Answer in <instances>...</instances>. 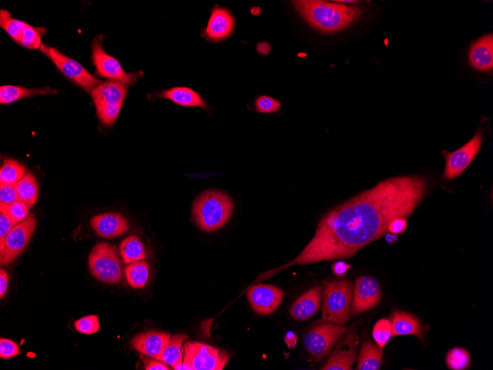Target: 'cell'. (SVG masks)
I'll return each instance as SVG.
<instances>
[{"label":"cell","instance_id":"obj_1","mask_svg":"<svg viewBox=\"0 0 493 370\" xmlns=\"http://www.w3.org/2000/svg\"><path fill=\"white\" fill-rule=\"evenodd\" d=\"M426 186L425 180L417 177L393 178L339 205L321 220L315 237L302 252L272 275L294 265L353 257L384 236L393 220L412 214Z\"/></svg>","mask_w":493,"mask_h":370},{"label":"cell","instance_id":"obj_2","mask_svg":"<svg viewBox=\"0 0 493 370\" xmlns=\"http://www.w3.org/2000/svg\"><path fill=\"white\" fill-rule=\"evenodd\" d=\"M293 4L308 24L325 34L345 29L357 21L363 14V11L358 7L320 0H301L294 1Z\"/></svg>","mask_w":493,"mask_h":370},{"label":"cell","instance_id":"obj_3","mask_svg":"<svg viewBox=\"0 0 493 370\" xmlns=\"http://www.w3.org/2000/svg\"><path fill=\"white\" fill-rule=\"evenodd\" d=\"M234 210L231 197L220 191L209 190L200 195L193 204V217L205 232L219 230L229 220Z\"/></svg>","mask_w":493,"mask_h":370},{"label":"cell","instance_id":"obj_4","mask_svg":"<svg viewBox=\"0 0 493 370\" xmlns=\"http://www.w3.org/2000/svg\"><path fill=\"white\" fill-rule=\"evenodd\" d=\"M353 289V284L346 279L325 284L322 308L324 321L343 324L351 319Z\"/></svg>","mask_w":493,"mask_h":370},{"label":"cell","instance_id":"obj_5","mask_svg":"<svg viewBox=\"0 0 493 370\" xmlns=\"http://www.w3.org/2000/svg\"><path fill=\"white\" fill-rule=\"evenodd\" d=\"M128 88L129 86L123 82L109 80L90 92L98 119L105 126H112L117 120Z\"/></svg>","mask_w":493,"mask_h":370},{"label":"cell","instance_id":"obj_6","mask_svg":"<svg viewBox=\"0 0 493 370\" xmlns=\"http://www.w3.org/2000/svg\"><path fill=\"white\" fill-rule=\"evenodd\" d=\"M117 247L108 242H99L94 246L89 257V268L92 275L107 284H118L123 278L122 264Z\"/></svg>","mask_w":493,"mask_h":370},{"label":"cell","instance_id":"obj_7","mask_svg":"<svg viewBox=\"0 0 493 370\" xmlns=\"http://www.w3.org/2000/svg\"><path fill=\"white\" fill-rule=\"evenodd\" d=\"M348 332L347 327L325 322L311 329L305 335L303 344L308 352L318 361L331 352L332 347Z\"/></svg>","mask_w":493,"mask_h":370},{"label":"cell","instance_id":"obj_8","mask_svg":"<svg viewBox=\"0 0 493 370\" xmlns=\"http://www.w3.org/2000/svg\"><path fill=\"white\" fill-rule=\"evenodd\" d=\"M103 41H104V36H97L93 39L92 45L93 63L96 68L97 74L100 77L120 81L128 86L135 85L143 76V72L128 73L123 71L118 60L108 54L103 48Z\"/></svg>","mask_w":493,"mask_h":370},{"label":"cell","instance_id":"obj_9","mask_svg":"<svg viewBox=\"0 0 493 370\" xmlns=\"http://www.w3.org/2000/svg\"><path fill=\"white\" fill-rule=\"evenodd\" d=\"M229 359L227 352L208 344L190 341L184 345L183 362L192 370H222Z\"/></svg>","mask_w":493,"mask_h":370},{"label":"cell","instance_id":"obj_10","mask_svg":"<svg viewBox=\"0 0 493 370\" xmlns=\"http://www.w3.org/2000/svg\"><path fill=\"white\" fill-rule=\"evenodd\" d=\"M36 218L33 214L16 224L0 245V262L2 265L13 263L27 248L36 227Z\"/></svg>","mask_w":493,"mask_h":370},{"label":"cell","instance_id":"obj_11","mask_svg":"<svg viewBox=\"0 0 493 370\" xmlns=\"http://www.w3.org/2000/svg\"><path fill=\"white\" fill-rule=\"evenodd\" d=\"M40 51L53 61L61 73L87 92L90 93L102 83L100 79L88 72L78 61L66 56L57 49L43 43Z\"/></svg>","mask_w":493,"mask_h":370},{"label":"cell","instance_id":"obj_12","mask_svg":"<svg viewBox=\"0 0 493 370\" xmlns=\"http://www.w3.org/2000/svg\"><path fill=\"white\" fill-rule=\"evenodd\" d=\"M0 26L16 43L31 50L40 49L43 45L42 36L46 32L44 29L34 28L22 20L13 18L6 10L0 12Z\"/></svg>","mask_w":493,"mask_h":370},{"label":"cell","instance_id":"obj_13","mask_svg":"<svg viewBox=\"0 0 493 370\" xmlns=\"http://www.w3.org/2000/svg\"><path fill=\"white\" fill-rule=\"evenodd\" d=\"M482 141L483 133L479 130L475 136L460 150L454 153L444 150L442 154L446 160L444 178L450 180L461 175L478 154Z\"/></svg>","mask_w":493,"mask_h":370},{"label":"cell","instance_id":"obj_14","mask_svg":"<svg viewBox=\"0 0 493 370\" xmlns=\"http://www.w3.org/2000/svg\"><path fill=\"white\" fill-rule=\"evenodd\" d=\"M246 297L256 314L269 316L278 309L284 299V292L276 286L259 284L252 286Z\"/></svg>","mask_w":493,"mask_h":370},{"label":"cell","instance_id":"obj_15","mask_svg":"<svg viewBox=\"0 0 493 370\" xmlns=\"http://www.w3.org/2000/svg\"><path fill=\"white\" fill-rule=\"evenodd\" d=\"M359 339L353 333L344 334L337 344L330 359L322 366L323 370H351L356 362Z\"/></svg>","mask_w":493,"mask_h":370},{"label":"cell","instance_id":"obj_16","mask_svg":"<svg viewBox=\"0 0 493 370\" xmlns=\"http://www.w3.org/2000/svg\"><path fill=\"white\" fill-rule=\"evenodd\" d=\"M352 314L354 316L377 306L381 300V291L377 279L370 277L358 278L354 286Z\"/></svg>","mask_w":493,"mask_h":370},{"label":"cell","instance_id":"obj_17","mask_svg":"<svg viewBox=\"0 0 493 370\" xmlns=\"http://www.w3.org/2000/svg\"><path fill=\"white\" fill-rule=\"evenodd\" d=\"M235 29L234 14L229 9L217 6L212 9L207 27L202 35L209 42L217 43L231 37Z\"/></svg>","mask_w":493,"mask_h":370},{"label":"cell","instance_id":"obj_18","mask_svg":"<svg viewBox=\"0 0 493 370\" xmlns=\"http://www.w3.org/2000/svg\"><path fill=\"white\" fill-rule=\"evenodd\" d=\"M90 225L97 235L105 239L120 237L130 228L125 217L118 213L96 215L91 219Z\"/></svg>","mask_w":493,"mask_h":370},{"label":"cell","instance_id":"obj_19","mask_svg":"<svg viewBox=\"0 0 493 370\" xmlns=\"http://www.w3.org/2000/svg\"><path fill=\"white\" fill-rule=\"evenodd\" d=\"M170 339L171 334L169 333L150 331L135 336L131 344L141 354L155 359Z\"/></svg>","mask_w":493,"mask_h":370},{"label":"cell","instance_id":"obj_20","mask_svg":"<svg viewBox=\"0 0 493 370\" xmlns=\"http://www.w3.org/2000/svg\"><path fill=\"white\" fill-rule=\"evenodd\" d=\"M469 63L479 71H490L493 68V35L481 37L470 47Z\"/></svg>","mask_w":493,"mask_h":370},{"label":"cell","instance_id":"obj_21","mask_svg":"<svg viewBox=\"0 0 493 370\" xmlns=\"http://www.w3.org/2000/svg\"><path fill=\"white\" fill-rule=\"evenodd\" d=\"M322 287L321 286H316L302 294L291 308L292 317L298 321L313 317L319 311Z\"/></svg>","mask_w":493,"mask_h":370},{"label":"cell","instance_id":"obj_22","mask_svg":"<svg viewBox=\"0 0 493 370\" xmlns=\"http://www.w3.org/2000/svg\"><path fill=\"white\" fill-rule=\"evenodd\" d=\"M160 98H167L175 104L182 107L202 108L204 110L209 109L207 101L196 91L186 87H177L162 91L159 94Z\"/></svg>","mask_w":493,"mask_h":370},{"label":"cell","instance_id":"obj_23","mask_svg":"<svg viewBox=\"0 0 493 370\" xmlns=\"http://www.w3.org/2000/svg\"><path fill=\"white\" fill-rule=\"evenodd\" d=\"M393 337L398 336L414 335L420 339L423 337V332L420 322L412 316L397 312L391 319Z\"/></svg>","mask_w":493,"mask_h":370},{"label":"cell","instance_id":"obj_24","mask_svg":"<svg viewBox=\"0 0 493 370\" xmlns=\"http://www.w3.org/2000/svg\"><path fill=\"white\" fill-rule=\"evenodd\" d=\"M188 338L187 335L182 334L171 337L161 354L155 359L171 366L174 369H179L183 363L181 347L183 342Z\"/></svg>","mask_w":493,"mask_h":370},{"label":"cell","instance_id":"obj_25","mask_svg":"<svg viewBox=\"0 0 493 370\" xmlns=\"http://www.w3.org/2000/svg\"><path fill=\"white\" fill-rule=\"evenodd\" d=\"M57 93L50 88L28 89L24 87L5 86L0 88V103L1 105L11 104L20 98H28L36 95H46Z\"/></svg>","mask_w":493,"mask_h":370},{"label":"cell","instance_id":"obj_26","mask_svg":"<svg viewBox=\"0 0 493 370\" xmlns=\"http://www.w3.org/2000/svg\"><path fill=\"white\" fill-rule=\"evenodd\" d=\"M383 360V349L373 342H366L363 344L358 359L356 369L358 370H378L381 366Z\"/></svg>","mask_w":493,"mask_h":370},{"label":"cell","instance_id":"obj_27","mask_svg":"<svg viewBox=\"0 0 493 370\" xmlns=\"http://www.w3.org/2000/svg\"><path fill=\"white\" fill-rule=\"evenodd\" d=\"M120 257L125 264L145 259L147 254L140 239L132 235L123 240L119 247Z\"/></svg>","mask_w":493,"mask_h":370},{"label":"cell","instance_id":"obj_28","mask_svg":"<svg viewBox=\"0 0 493 370\" xmlns=\"http://www.w3.org/2000/svg\"><path fill=\"white\" fill-rule=\"evenodd\" d=\"M14 186L19 200L25 202L31 209L36 203L38 197V183L34 175L27 172Z\"/></svg>","mask_w":493,"mask_h":370},{"label":"cell","instance_id":"obj_29","mask_svg":"<svg viewBox=\"0 0 493 370\" xmlns=\"http://www.w3.org/2000/svg\"><path fill=\"white\" fill-rule=\"evenodd\" d=\"M149 265L145 261H137L128 264L125 275L129 284L133 289H142L149 279Z\"/></svg>","mask_w":493,"mask_h":370},{"label":"cell","instance_id":"obj_30","mask_svg":"<svg viewBox=\"0 0 493 370\" xmlns=\"http://www.w3.org/2000/svg\"><path fill=\"white\" fill-rule=\"evenodd\" d=\"M26 167L23 163L12 159L6 158L0 170V183L15 185L26 174Z\"/></svg>","mask_w":493,"mask_h":370},{"label":"cell","instance_id":"obj_31","mask_svg":"<svg viewBox=\"0 0 493 370\" xmlns=\"http://www.w3.org/2000/svg\"><path fill=\"white\" fill-rule=\"evenodd\" d=\"M471 359L466 349L460 347L452 349L446 358L447 366L450 369L465 370L469 368Z\"/></svg>","mask_w":493,"mask_h":370},{"label":"cell","instance_id":"obj_32","mask_svg":"<svg viewBox=\"0 0 493 370\" xmlns=\"http://www.w3.org/2000/svg\"><path fill=\"white\" fill-rule=\"evenodd\" d=\"M29 210L28 205L22 200L11 205L0 204V212L7 214L16 225L27 218Z\"/></svg>","mask_w":493,"mask_h":370},{"label":"cell","instance_id":"obj_33","mask_svg":"<svg viewBox=\"0 0 493 370\" xmlns=\"http://www.w3.org/2000/svg\"><path fill=\"white\" fill-rule=\"evenodd\" d=\"M393 336L391 321L380 319L374 326L373 337L378 345L383 349L390 339Z\"/></svg>","mask_w":493,"mask_h":370},{"label":"cell","instance_id":"obj_34","mask_svg":"<svg viewBox=\"0 0 493 370\" xmlns=\"http://www.w3.org/2000/svg\"><path fill=\"white\" fill-rule=\"evenodd\" d=\"M76 330L78 332L91 335L100 331V323L98 317L90 315L77 320L74 324Z\"/></svg>","mask_w":493,"mask_h":370},{"label":"cell","instance_id":"obj_35","mask_svg":"<svg viewBox=\"0 0 493 370\" xmlns=\"http://www.w3.org/2000/svg\"><path fill=\"white\" fill-rule=\"evenodd\" d=\"M256 109L261 113H271L281 109V103L275 98L263 96L256 101Z\"/></svg>","mask_w":493,"mask_h":370},{"label":"cell","instance_id":"obj_36","mask_svg":"<svg viewBox=\"0 0 493 370\" xmlns=\"http://www.w3.org/2000/svg\"><path fill=\"white\" fill-rule=\"evenodd\" d=\"M21 354L18 344L7 339L0 340V357L9 359Z\"/></svg>","mask_w":493,"mask_h":370},{"label":"cell","instance_id":"obj_37","mask_svg":"<svg viewBox=\"0 0 493 370\" xmlns=\"http://www.w3.org/2000/svg\"><path fill=\"white\" fill-rule=\"evenodd\" d=\"M19 200L14 185L0 183V204L11 205Z\"/></svg>","mask_w":493,"mask_h":370},{"label":"cell","instance_id":"obj_38","mask_svg":"<svg viewBox=\"0 0 493 370\" xmlns=\"http://www.w3.org/2000/svg\"><path fill=\"white\" fill-rule=\"evenodd\" d=\"M0 225H1V230H0V245H1L16 224L7 214L0 212Z\"/></svg>","mask_w":493,"mask_h":370},{"label":"cell","instance_id":"obj_39","mask_svg":"<svg viewBox=\"0 0 493 370\" xmlns=\"http://www.w3.org/2000/svg\"><path fill=\"white\" fill-rule=\"evenodd\" d=\"M407 229V221L405 218L398 217L389 223L388 232L393 235L403 233Z\"/></svg>","mask_w":493,"mask_h":370},{"label":"cell","instance_id":"obj_40","mask_svg":"<svg viewBox=\"0 0 493 370\" xmlns=\"http://www.w3.org/2000/svg\"><path fill=\"white\" fill-rule=\"evenodd\" d=\"M140 357L143 361V364H145V369H147V370H169V369H170V367L168 366H167L165 363H163L160 361H158L157 359H156V361L149 359L143 357L142 356H140Z\"/></svg>","mask_w":493,"mask_h":370},{"label":"cell","instance_id":"obj_41","mask_svg":"<svg viewBox=\"0 0 493 370\" xmlns=\"http://www.w3.org/2000/svg\"><path fill=\"white\" fill-rule=\"evenodd\" d=\"M9 287V276L7 272L1 269L0 270V298H4Z\"/></svg>","mask_w":493,"mask_h":370},{"label":"cell","instance_id":"obj_42","mask_svg":"<svg viewBox=\"0 0 493 370\" xmlns=\"http://www.w3.org/2000/svg\"><path fill=\"white\" fill-rule=\"evenodd\" d=\"M333 272L338 277H342L351 269V265L347 264L344 262H336L333 264Z\"/></svg>","mask_w":493,"mask_h":370},{"label":"cell","instance_id":"obj_43","mask_svg":"<svg viewBox=\"0 0 493 370\" xmlns=\"http://www.w3.org/2000/svg\"><path fill=\"white\" fill-rule=\"evenodd\" d=\"M297 341L298 338L296 334L292 332L287 333L284 336V342L290 349H294L296 347Z\"/></svg>","mask_w":493,"mask_h":370},{"label":"cell","instance_id":"obj_44","mask_svg":"<svg viewBox=\"0 0 493 370\" xmlns=\"http://www.w3.org/2000/svg\"><path fill=\"white\" fill-rule=\"evenodd\" d=\"M257 51L261 55H269L271 51V47L269 43H263L257 46Z\"/></svg>","mask_w":493,"mask_h":370},{"label":"cell","instance_id":"obj_45","mask_svg":"<svg viewBox=\"0 0 493 370\" xmlns=\"http://www.w3.org/2000/svg\"><path fill=\"white\" fill-rule=\"evenodd\" d=\"M336 3H345V4H353L357 3L358 1H353V0H336Z\"/></svg>","mask_w":493,"mask_h":370}]
</instances>
